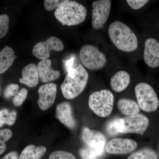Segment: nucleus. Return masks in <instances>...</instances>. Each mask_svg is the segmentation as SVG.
<instances>
[{
    "label": "nucleus",
    "mask_w": 159,
    "mask_h": 159,
    "mask_svg": "<svg viewBox=\"0 0 159 159\" xmlns=\"http://www.w3.org/2000/svg\"><path fill=\"white\" fill-rule=\"evenodd\" d=\"M109 37L114 45L126 52L135 51L138 47V39L131 29L124 23L116 21L108 28Z\"/></svg>",
    "instance_id": "1"
},
{
    "label": "nucleus",
    "mask_w": 159,
    "mask_h": 159,
    "mask_svg": "<svg viewBox=\"0 0 159 159\" xmlns=\"http://www.w3.org/2000/svg\"><path fill=\"white\" fill-rule=\"evenodd\" d=\"M88 80V73L82 65L68 71L61 85L63 96L67 99L76 98L85 89Z\"/></svg>",
    "instance_id": "2"
},
{
    "label": "nucleus",
    "mask_w": 159,
    "mask_h": 159,
    "mask_svg": "<svg viewBox=\"0 0 159 159\" xmlns=\"http://www.w3.org/2000/svg\"><path fill=\"white\" fill-rule=\"evenodd\" d=\"M86 9L76 1L66 0V2L56 9L54 16L63 25L75 26L85 20Z\"/></svg>",
    "instance_id": "3"
},
{
    "label": "nucleus",
    "mask_w": 159,
    "mask_h": 159,
    "mask_svg": "<svg viewBox=\"0 0 159 159\" xmlns=\"http://www.w3.org/2000/svg\"><path fill=\"white\" fill-rule=\"evenodd\" d=\"M114 96L110 91L103 89L91 94L89 99L90 108L97 116H108L113 108Z\"/></svg>",
    "instance_id": "4"
},
{
    "label": "nucleus",
    "mask_w": 159,
    "mask_h": 159,
    "mask_svg": "<svg viewBox=\"0 0 159 159\" xmlns=\"http://www.w3.org/2000/svg\"><path fill=\"white\" fill-rule=\"evenodd\" d=\"M139 107L147 112L155 111L159 105L158 98L152 87L145 82L140 83L135 88Z\"/></svg>",
    "instance_id": "5"
},
{
    "label": "nucleus",
    "mask_w": 159,
    "mask_h": 159,
    "mask_svg": "<svg viewBox=\"0 0 159 159\" xmlns=\"http://www.w3.org/2000/svg\"><path fill=\"white\" fill-rule=\"evenodd\" d=\"M79 54L83 65L89 70H100L107 63L105 54L93 45L87 44L83 46L80 50Z\"/></svg>",
    "instance_id": "6"
},
{
    "label": "nucleus",
    "mask_w": 159,
    "mask_h": 159,
    "mask_svg": "<svg viewBox=\"0 0 159 159\" xmlns=\"http://www.w3.org/2000/svg\"><path fill=\"white\" fill-rule=\"evenodd\" d=\"M81 139L86 148L97 157L102 155L106 145L107 139L103 134L88 127L82 129Z\"/></svg>",
    "instance_id": "7"
},
{
    "label": "nucleus",
    "mask_w": 159,
    "mask_h": 159,
    "mask_svg": "<svg viewBox=\"0 0 159 159\" xmlns=\"http://www.w3.org/2000/svg\"><path fill=\"white\" fill-rule=\"evenodd\" d=\"M92 25L96 30L102 29L107 21L111 7L110 0H98L92 4Z\"/></svg>",
    "instance_id": "8"
},
{
    "label": "nucleus",
    "mask_w": 159,
    "mask_h": 159,
    "mask_svg": "<svg viewBox=\"0 0 159 159\" xmlns=\"http://www.w3.org/2000/svg\"><path fill=\"white\" fill-rule=\"evenodd\" d=\"M122 134L143 135L149 125V120L142 114H138L122 118Z\"/></svg>",
    "instance_id": "9"
},
{
    "label": "nucleus",
    "mask_w": 159,
    "mask_h": 159,
    "mask_svg": "<svg viewBox=\"0 0 159 159\" xmlns=\"http://www.w3.org/2000/svg\"><path fill=\"white\" fill-rule=\"evenodd\" d=\"M64 48L61 40L58 38L52 36L45 41L37 43L32 49V54L39 59H48L51 51H62Z\"/></svg>",
    "instance_id": "10"
},
{
    "label": "nucleus",
    "mask_w": 159,
    "mask_h": 159,
    "mask_svg": "<svg viewBox=\"0 0 159 159\" xmlns=\"http://www.w3.org/2000/svg\"><path fill=\"white\" fill-rule=\"evenodd\" d=\"M137 146L138 144L134 140L116 138L107 142L105 150L107 153L112 154H124L131 152Z\"/></svg>",
    "instance_id": "11"
},
{
    "label": "nucleus",
    "mask_w": 159,
    "mask_h": 159,
    "mask_svg": "<svg viewBox=\"0 0 159 159\" xmlns=\"http://www.w3.org/2000/svg\"><path fill=\"white\" fill-rule=\"evenodd\" d=\"M37 102L43 111L48 109L53 105L57 94V86L54 83H48L40 87L38 90Z\"/></svg>",
    "instance_id": "12"
},
{
    "label": "nucleus",
    "mask_w": 159,
    "mask_h": 159,
    "mask_svg": "<svg viewBox=\"0 0 159 159\" xmlns=\"http://www.w3.org/2000/svg\"><path fill=\"white\" fill-rule=\"evenodd\" d=\"M144 61L146 64L152 68L159 66V42L152 38L145 40L143 54Z\"/></svg>",
    "instance_id": "13"
},
{
    "label": "nucleus",
    "mask_w": 159,
    "mask_h": 159,
    "mask_svg": "<svg viewBox=\"0 0 159 159\" xmlns=\"http://www.w3.org/2000/svg\"><path fill=\"white\" fill-rule=\"evenodd\" d=\"M56 117L61 123L70 129H74L76 122L72 113V107L68 102H61L56 108Z\"/></svg>",
    "instance_id": "14"
},
{
    "label": "nucleus",
    "mask_w": 159,
    "mask_h": 159,
    "mask_svg": "<svg viewBox=\"0 0 159 159\" xmlns=\"http://www.w3.org/2000/svg\"><path fill=\"white\" fill-rule=\"evenodd\" d=\"M51 60H41L38 64L39 77L42 82L47 83L57 79L60 76L58 71H55L51 68Z\"/></svg>",
    "instance_id": "15"
},
{
    "label": "nucleus",
    "mask_w": 159,
    "mask_h": 159,
    "mask_svg": "<svg viewBox=\"0 0 159 159\" xmlns=\"http://www.w3.org/2000/svg\"><path fill=\"white\" fill-rule=\"evenodd\" d=\"M22 78H20L21 83L34 87L37 85L39 81L37 66L34 63H30L23 68L21 72Z\"/></svg>",
    "instance_id": "16"
},
{
    "label": "nucleus",
    "mask_w": 159,
    "mask_h": 159,
    "mask_svg": "<svg viewBox=\"0 0 159 159\" xmlns=\"http://www.w3.org/2000/svg\"><path fill=\"white\" fill-rule=\"evenodd\" d=\"M130 80V75L128 72L123 70L119 71L111 78V87L115 92H122L128 87Z\"/></svg>",
    "instance_id": "17"
},
{
    "label": "nucleus",
    "mask_w": 159,
    "mask_h": 159,
    "mask_svg": "<svg viewBox=\"0 0 159 159\" xmlns=\"http://www.w3.org/2000/svg\"><path fill=\"white\" fill-rule=\"evenodd\" d=\"M16 57L13 49L7 46H5L0 51V74L5 73L9 69Z\"/></svg>",
    "instance_id": "18"
},
{
    "label": "nucleus",
    "mask_w": 159,
    "mask_h": 159,
    "mask_svg": "<svg viewBox=\"0 0 159 159\" xmlns=\"http://www.w3.org/2000/svg\"><path fill=\"white\" fill-rule=\"evenodd\" d=\"M117 106L120 111L125 116L137 115L140 111L139 106L135 101L126 98L119 99Z\"/></svg>",
    "instance_id": "19"
},
{
    "label": "nucleus",
    "mask_w": 159,
    "mask_h": 159,
    "mask_svg": "<svg viewBox=\"0 0 159 159\" xmlns=\"http://www.w3.org/2000/svg\"><path fill=\"white\" fill-rule=\"evenodd\" d=\"M46 151L44 146L29 145L23 149L19 159H40Z\"/></svg>",
    "instance_id": "20"
},
{
    "label": "nucleus",
    "mask_w": 159,
    "mask_h": 159,
    "mask_svg": "<svg viewBox=\"0 0 159 159\" xmlns=\"http://www.w3.org/2000/svg\"><path fill=\"white\" fill-rule=\"evenodd\" d=\"M106 130L108 134L116 136L122 134V118H116L110 120L107 124Z\"/></svg>",
    "instance_id": "21"
},
{
    "label": "nucleus",
    "mask_w": 159,
    "mask_h": 159,
    "mask_svg": "<svg viewBox=\"0 0 159 159\" xmlns=\"http://www.w3.org/2000/svg\"><path fill=\"white\" fill-rule=\"evenodd\" d=\"M127 159H158V157L154 151L145 148L132 154Z\"/></svg>",
    "instance_id": "22"
},
{
    "label": "nucleus",
    "mask_w": 159,
    "mask_h": 159,
    "mask_svg": "<svg viewBox=\"0 0 159 159\" xmlns=\"http://www.w3.org/2000/svg\"><path fill=\"white\" fill-rule=\"evenodd\" d=\"M12 135V132L9 129L0 130V155L6 150V142L11 139Z\"/></svg>",
    "instance_id": "23"
},
{
    "label": "nucleus",
    "mask_w": 159,
    "mask_h": 159,
    "mask_svg": "<svg viewBox=\"0 0 159 159\" xmlns=\"http://www.w3.org/2000/svg\"><path fill=\"white\" fill-rule=\"evenodd\" d=\"M9 19L6 14L0 15V39L4 37L9 30Z\"/></svg>",
    "instance_id": "24"
},
{
    "label": "nucleus",
    "mask_w": 159,
    "mask_h": 159,
    "mask_svg": "<svg viewBox=\"0 0 159 159\" xmlns=\"http://www.w3.org/2000/svg\"><path fill=\"white\" fill-rule=\"evenodd\" d=\"M49 159H76L73 154L63 151H56L52 152L49 157Z\"/></svg>",
    "instance_id": "25"
},
{
    "label": "nucleus",
    "mask_w": 159,
    "mask_h": 159,
    "mask_svg": "<svg viewBox=\"0 0 159 159\" xmlns=\"http://www.w3.org/2000/svg\"><path fill=\"white\" fill-rule=\"evenodd\" d=\"M28 90L26 89H22L19 91L13 99V103L16 107L20 106L22 104L28 96Z\"/></svg>",
    "instance_id": "26"
},
{
    "label": "nucleus",
    "mask_w": 159,
    "mask_h": 159,
    "mask_svg": "<svg viewBox=\"0 0 159 159\" xmlns=\"http://www.w3.org/2000/svg\"><path fill=\"white\" fill-rule=\"evenodd\" d=\"M66 0H45L44 1V6L46 10L51 11L58 8L65 2Z\"/></svg>",
    "instance_id": "27"
},
{
    "label": "nucleus",
    "mask_w": 159,
    "mask_h": 159,
    "mask_svg": "<svg viewBox=\"0 0 159 159\" xmlns=\"http://www.w3.org/2000/svg\"><path fill=\"white\" fill-rule=\"evenodd\" d=\"M19 89V87L18 84H10L7 86L4 92V97L7 99L12 96L15 97L18 93Z\"/></svg>",
    "instance_id": "28"
},
{
    "label": "nucleus",
    "mask_w": 159,
    "mask_h": 159,
    "mask_svg": "<svg viewBox=\"0 0 159 159\" xmlns=\"http://www.w3.org/2000/svg\"><path fill=\"white\" fill-rule=\"evenodd\" d=\"M126 2L132 9L138 10L142 8L148 2V0H127Z\"/></svg>",
    "instance_id": "29"
},
{
    "label": "nucleus",
    "mask_w": 159,
    "mask_h": 159,
    "mask_svg": "<svg viewBox=\"0 0 159 159\" xmlns=\"http://www.w3.org/2000/svg\"><path fill=\"white\" fill-rule=\"evenodd\" d=\"M80 154L82 159H98L97 156L87 148H81Z\"/></svg>",
    "instance_id": "30"
},
{
    "label": "nucleus",
    "mask_w": 159,
    "mask_h": 159,
    "mask_svg": "<svg viewBox=\"0 0 159 159\" xmlns=\"http://www.w3.org/2000/svg\"><path fill=\"white\" fill-rule=\"evenodd\" d=\"M75 59H76V57L75 56H72L68 59L66 60V61H64L66 71L67 73L68 71L74 68V66Z\"/></svg>",
    "instance_id": "31"
},
{
    "label": "nucleus",
    "mask_w": 159,
    "mask_h": 159,
    "mask_svg": "<svg viewBox=\"0 0 159 159\" xmlns=\"http://www.w3.org/2000/svg\"><path fill=\"white\" fill-rule=\"evenodd\" d=\"M17 117V113L16 111H12L9 112L7 116L6 124L8 125H12L15 122Z\"/></svg>",
    "instance_id": "32"
},
{
    "label": "nucleus",
    "mask_w": 159,
    "mask_h": 159,
    "mask_svg": "<svg viewBox=\"0 0 159 159\" xmlns=\"http://www.w3.org/2000/svg\"><path fill=\"white\" fill-rule=\"evenodd\" d=\"M9 113V111L6 109L0 111V127L6 123L7 116Z\"/></svg>",
    "instance_id": "33"
},
{
    "label": "nucleus",
    "mask_w": 159,
    "mask_h": 159,
    "mask_svg": "<svg viewBox=\"0 0 159 159\" xmlns=\"http://www.w3.org/2000/svg\"><path fill=\"white\" fill-rule=\"evenodd\" d=\"M18 155L16 152L12 151L6 155L2 159H18Z\"/></svg>",
    "instance_id": "34"
},
{
    "label": "nucleus",
    "mask_w": 159,
    "mask_h": 159,
    "mask_svg": "<svg viewBox=\"0 0 159 159\" xmlns=\"http://www.w3.org/2000/svg\"><path fill=\"white\" fill-rule=\"evenodd\" d=\"M0 90H1V87H0Z\"/></svg>",
    "instance_id": "35"
}]
</instances>
